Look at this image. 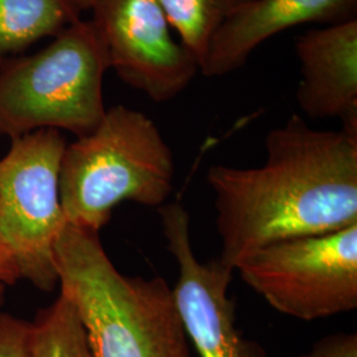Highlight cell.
Returning a JSON list of instances; mask_svg holds the SVG:
<instances>
[{"mask_svg":"<svg viewBox=\"0 0 357 357\" xmlns=\"http://www.w3.org/2000/svg\"><path fill=\"white\" fill-rule=\"evenodd\" d=\"M89 10L110 68L153 102L174 100L200 72L195 56L172 36L156 0H91Z\"/></svg>","mask_w":357,"mask_h":357,"instance_id":"52a82bcc","label":"cell"},{"mask_svg":"<svg viewBox=\"0 0 357 357\" xmlns=\"http://www.w3.org/2000/svg\"><path fill=\"white\" fill-rule=\"evenodd\" d=\"M0 357H29V321L0 311Z\"/></svg>","mask_w":357,"mask_h":357,"instance_id":"5bb4252c","label":"cell"},{"mask_svg":"<svg viewBox=\"0 0 357 357\" xmlns=\"http://www.w3.org/2000/svg\"><path fill=\"white\" fill-rule=\"evenodd\" d=\"M79 0H0V64L81 20Z\"/></svg>","mask_w":357,"mask_h":357,"instance_id":"8fae6325","label":"cell"},{"mask_svg":"<svg viewBox=\"0 0 357 357\" xmlns=\"http://www.w3.org/2000/svg\"><path fill=\"white\" fill-rule=\"evenodd\" d=\"M172 150L150 116L116 105L90 134L65 149L60 202L65 221L100 233L116 205L160 208L174 190Z\"/></svg>","mask_w":357,"mask_h":357,"instance_id":"3957f363","label":"cell"},{"mask_svg":"<svg viewBox=\"0 0 357 357\" xmlns=\"http://www.w3.org/2000/svg\"><path fill=\"white\" fill-rule=\"evenodd\" d=\"M29 357H94L81 318L64 294L29 321Z\"/></svg>","mask_w":357,"mask_h":357,"instance_id":"7c38bea8","label":"cell"},{"mask_svg":"<svg viewBox=\"0 0 357 357\" xmlns=\"http://www.w3.org/2000/svg\"><path fill=\"white\" fill-rule=\"evenodd\" d=\"M79 1H81V4L84 6V10L88 11L90 8V4H91V0H79Z\"/></svg>","mask_w":357,"mask_h":357,"instance_id":"ac0fdd59","label":"cell"},{"mask_svg":"<svg viewBox=\"0 0 357 357\" xmlns=\"http://www.w3.org/2000/svg\"><path fill=\"white\" fill-rule=\"evenodd\" d=\"M356 10L357 0H252L217 31L200 72L206 77L229 75L283 31L310 23H344L356 19Z\"/></svg>","mask_w":357,"mask_h":357,"instance_id":"30bf717a","label":"cell"},{"mask_svg":"<svg viewBox=\"0 0 357 357\" xmlns=\"http://www.w3.org/2000/svg\"><path fill=\"white\" fill-rule=\"evenodd\" d=\"M4 293H6V286L3 283H0V305L3 303L4 299Z\"/></svg>","mask_w":357,"mask_h":357,"instance_id":"e0dca14e","label":"cell"},{"mask_svg":"<svg viewBox=\"0 0 357 357\" xmlns=\"http://www.w3.org/2000/svg\"><path fill=\"white\" fill-rule=\"evenodd\" d=\"M236 270L278 312L323 319L357 308V224L332 233L270 243Z\"/></svg>","mask_w":357,"mask_h":357,"instance_id":"8992f818","label":"cell"},{"mask_svg":"<svg viewBox=\"0 0 357 357\" xmlns=\"http://www.w3.org/2000/svg\"><path fill=\"white\" fill-rule=\"evenodd\" d=\"M60 293L72 302L94 357H191L172 289L122 274L98 233L66 224L54 243Z\"/></svg>","mask_w":357,"mask_h":357,"instance_id":"7a4b0ae2","label":"cell"},{"mask_svg":"<svg viewBox=\"0 0 357 357\" xmlns=\"http://www.w3.org/2000/svg\"><path fill=\"white\" fill-rule=\"evenodd\" d=\"M301 79L295 100L310 119H339L357 135V19L295 38Z\"/></svg>","mask_w":357,"mask_h":357,"instance_id":"9c48e42d","label":"cell"},{"mask_svg":"<svg viewBox=\"0 0 357 357\" xmlns=\"http://www.w3.org/2000/svg\"><path fill=\"white\" fill-rule=\"evenodd\" d=\"M66 146L60 130L40 128L13 138L0 159V237L20 278L47 293L59 286L54 243L66 225L60 202Z\"/></svg>","mask_w":357,"mask_h":357,"instance_id":"5b68a950","label":"cell"},{"mask_svg":"<svg viewBox=\"0 0 357 357\" xmlns=\"http://www.w3.org/2000/svg\"><path fill=\"white\" fill-rule=\"evenodd\" d=\"M109 54L91 20H79L41 51L0 64V134L11 139L40 128L90 134L106 113Z\"/></svg>","mask_w":357,"mask_h":357,"instance_id":"277c9868","label":"cell"},{"mask_svg":"<svg viewBox=\"0 0 357 357\" xmlns=\"http://www.w3.org/2000/svg\"><path fill=\"white\" fill-rule=\"evenodd\" d=\"M298 357H357L356 332H337L318 340L310 352Z\"/></svg>","mask_w":357,"mask_h":357,"instance_id":"9a60e30c","label":"cell"},{"mask_svg":"<svg viewBox=\"0 0 357 357\" xmlns=\"http://www.w3.org/2000/svg\"><path fill=\"white\" fill-rule=\"evenodd\" d=\"M19 280L22 278L17 265L11 252L0 237V283L4 286H13Z\"/></svg>","mask_w":357,"mask_h":357,"instance_id":"2e32d148","label":"cell"},{"mask_svg":"<svg viewBox=\"0 0 357 357\" xmlns=\"http://www.w3.org/2000/svg\"><path fill=\"white\" fill-rule=\"evenodd\" d=\"M265 150L262 166L217 165L206 174L215 193L218 259L234 271L270 243L357 224V135L310 128L293 114L268 132Z\"/></svg>","mask_w":357,"mask_h":357,"instance_id":"6da1fadb","label":"cell"},{"mask_svg":"<svg viewBox=\"0 0 357 357\" xmlns=\"http://www.w3.org/2000/svg\"><path fill=\"white\" fill-rule=\"evenodd\" d=\"M181 44L202 65L217 31L252 0H156Z\"/></svg>","mask_w":357,"mask_h":357,"instance_id":"4fadbf2b","label":"cell"},{"mask_svg":"<svg viewBox=\"0 0 357 357\" xmlns=\"http://www.w3.org/2000/svg\"><path fill=\"white\" fill-rule=\"evenodd\" d=\"M159 211L167 249L178 262L172 289L178 317L202 357H268L257 342L237 327L236 302L228 295L234 270L218 258L200 262L192 248L191 218L185 206L174 202Z\"/></svg>","mask_w":357,"mask_h":357,"instance_id":"ba28073f","label":"cell"}]
</instances>
